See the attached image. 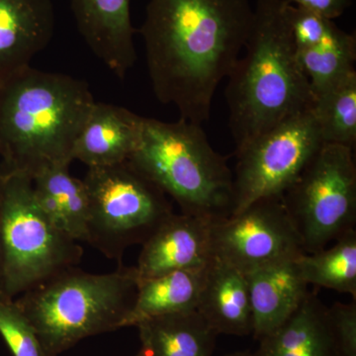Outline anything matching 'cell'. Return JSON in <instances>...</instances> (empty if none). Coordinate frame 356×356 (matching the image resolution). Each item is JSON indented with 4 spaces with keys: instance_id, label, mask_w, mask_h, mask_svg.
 Returning <instances> with one entry per match:
<instances>
[{
    "instance_id": "obj_16",
    "label": "cell",
    "mask_w": 356,
    "mask_h": 356,
    "mask_svg": "<svg viewBox=\"0 0 356 356\" xmlns=\"http://www.w3.org/2000/svg\"><path fill=\"white\" fill-rule=\"evenodd\" d=\"M197 311L218 336L252 334L254 318L245 274L213 257Z\"/></svg>"
},
{
    "instance_id": "obj_17",
    "label": "cell",
    "mask_w": 356,
    "mask_h": 356,
    "mask_svg": "<svg viewBox=\"0 0 356 356\" xmlns=\"http://www.w3.org/2000/svg\"><path fill=\"white\" fill-rule=\"evenodd\" d=\"M259 341L254 356H339L327 307L312 293L284 324Z\"/></svg>"
},
{
    "instance_id": "obj_19",
    "label": "cell",
    "mask_w": 356,
    "mask_h": 356,
    "mask_svg": "<svg viewBox=\"0 0 356 356\" xmlns=\"http://www.w3.org/2000/svg\"><path fill=\"white\" fill-rule=\"evenodd\" d=\"M207 266L137 280L135 303L124 327H135L152 318L197 310Z\"/></svg>"
},
{
    "instance_id": "obj_14",
    "label": "cell",
    "mask_w": 356,
    "mask_h": 356,
    "mask_svg": "<svg viewBox=\"0 0 356 356\" xmlns=\"http://www.w3.org/2000/svg\"><path fill=\"white\" fill-rule=\"evenodd\" d=\"M143 119L124 107L95 102L74 142L72 161L88 168L125 163L139 144Z\"/></svg>"
},
{
    "instance_id": "obj_21",
    "label": "cell",
    "mask_w": 356,
    "mask_h": 356,
    "mask_svg": "<svg viewBox=\"0 0 356 356\" xmlns=\"http://www.w3.org/2000/svg\"><path fill=\"white\" fill-rule=\"evenodd\" d=\"M300 275L308 285L350 294L356 300V232H348L334 245L295 259Z\"/></svg>"
},
{
    "instance_id": "obj_25",
    "label": "cell",
    "mask_w": 356,
    "mask_h": 356,
    "mask_svg": "<svg viewBox=\"0 0 356 356\" xmlns=\"http://www.w3.org/2000/svg\"><path fill=\"white\" fill-rule=\"evenodd\" d=\"M289 22L297 51L321 43L337 25L334 21L292 4L289 6Z\"/></svg>"
},
{
    "instance_id": "obj_24",
    "label": "cell",
    "mask_w": 356,
    "mask_h": 356,
    "mask_svg": "<svg viewBox=\"0 0 356 356\" xmlns=\"http://www.w3.org/2000/svg\"><path fill=\"white\" fill-rule=\"evenodd\" d=\"M0 336L13 356H48L31 322L14 299H0Z\"/></svg>"
},
{
    "instance_id": "obj_10",
    "label": "cell",
    "mask_w": 356,
    "mask_h": 356,
    "mask_svg": "<svg viewBox=\"0 0 356 356\" xmlns=\"http://www.w3.org/2000/svg\"><path fill=\"white\" fill-rule=\"evenodd\" d=\"M211 248L213 257L245 274L306 254L281 195L212 222Z\"/></svg>"
},
{
    "instance_id": "obj_3",
    "label": "cell",
    "mask_w": 356,
    "mask_h": 356,
    "mask_svg": "<svg viewBox=\"0 0 356 356\" xmlns=\"http://www.w3.org/2000/svg\"><path fill=\"white\" fill-rule=\"evenodd\" d=\"M95 100L88 84L31 65L0 86V172L33 177L70 165L72 147Z\"/></svg>"
},
{
    "instance_id": "obj_20",
    "label": "cell",
    "mask_w": 356,
    "mask_h": 356,
    "mask_svg": "<svg viewBox=\"0 0 356 356\" xmlns=\"http://www.w3.org/2000/svg\"><path fill=\"white\" fill-rule=\"evenodd\" d=\"M135 327L146 356H212L218 336L197 310L149 318Z\"/></svg>"
},
{
    "instance_id": "obj_30",
    "label": "cell",
    "mask_w": 356,
    "mask_h": 356,
    "mask_svg": "<svg viewBox=\"0 0 356 356\" xmlns=\"http://www.w3.org/2000/svg\"><path fill=\"white\" fill-rule=\"evenodd\" d=\"M135 356H146L144 353H143V350H140L139 353H137Z\"/></svg>"
},
{
    "instance_id": "obj_15",
    "label": "cell",
    "mask_w": 356,
    "mask_h": 356,
    "mask_svg": "<svg viewBox=\"0 0 356 356\" xmlns=\"http://www.w3.org/2000/svg\"><path fill=\"white\" fill-rule=\"evenodd\" d=\"M296 259L245 274L254 318L252 336L257 341L284 324L310 293L300 275Z\"/></svg>"
},
{
    "instance_id": "obj_8",
    "label": "cell",
    "mask_w": 356,
    "mask_h": 356,
    "mask_svg": "<svg viewBox=\"0 0 356 356\" xmlns=\"http://www.w3.org/2000/svg\"><path fill=\"white\" fill-rule=\"evenodd\" d=\"M306 254H315L355 229L353 149L324 143L281 194Z\"/></svg>"
},
{
    "instance_id": "obj_12",
    "label": "cell",
    "mask_w": 356,
    "mask_h": 356,
    "mask_svg": "<svg viewBox=\"0 0 356 356\" xmlns=\"http://www.w3.org/2000/svg\"><path fill=\"white\" fill-rule=\"evenodd\" d=\"M77 29L88 48L118 79L137 60L132 0H70Z\"/></svg>"
},
{
    "instance_id": "obj_1",
    "label": "cell",
    "mask_w": 356,
    "mask_h": 356,
    "mask_svg": "<svg viewBox=\"0 0 356 356\" xmlns=\"http://www.w3.org/2000/svg\"><path fill=\"white\" fill-rule=\"evenodd\" d=\"M252 19L250 0H149L139 32L159 102L191 123L209 120L216 89L241 57Z\"/></svg>"
},
{
    "instance_id": "obj_6",
    "label": "cell",
    "mask_w": 356,
    "mask_h": 356,
    "mask_svg": "<svg viewBox=\"0 0 356 356\" xmlns=\"http://www.w3.org/2000/svg\"><path fill=\"white\" fill-rule=\"evenodd\" d=\"M1 284L15 299L81 261L83 248L39 207L32 178L0 172Z\"/></svg>"
},
{
    "instance_id": "obj_2",
    "label": "cell",
    "mask_w": 356,
    "mask_h": 356,
    "mask_svg": "<svg viewBox=\"0 0 356 356\" xmlns=\"http://www.w3.org/2000/svg\"><path fill=\"white\" fill-rule=\"evenodd\" d=\"M289 6L286 0H257L245 55L227 77L236 151L313 107L315 97L293 41Z\"/></svg>"
},
{
    "instance_id": "obj_27",
    "label": "cell",
    "mask_w": 356,
    "mask_h": 356,
    "mask_svg": "<svg viewBox=\"0 0 356 356\" xmlns=\"http://www.w3.org/2000/svg\"><path fill=\"white\" fill-rule=\"evenodd\" d=\"M286 1L292 6L307 9L332 21L341 17L350 6V0H286Z\"/></svg>"
},
{
    "instance_id": "obj_29",
    "label": "cell",
    "mask_w": 356,
    "mask_h": 356,
    "mask_svg": "<svg viewBox=\"0 0 356 356\" xmlns=\"http://www.w3.org/2000/svg\"><path fill=\"white\" fill-rule=\"evenodd\" d=\"M226 356H254V353H248V351H238V353H231Z\"/></svg>"
},
{
    "instance_id": "obj_4",
    "label": "cell",
    "mask_w": 356,
    "mask_h": 356,
    "mask_svg": "<svg viewBox=\"0 0 356 356\" xmlns=\"http://www.w3.org/2000/svg\"><path fill=\"white\" fill-rule=\"evenodd\" d=\"M128 161L175 200L182 214L214 222L233 213V172L202 125L144 117L139 144Z\"/></svg>"
},
{
    "instance_id": "obj_28",
    "label": "cell",
    "mask_w": 356,
    "mask_h": 356,
    "mask_svg": "<svg viewBox=\"0 0 356 356\" xmlns=\"http://www.w3.org/2000/svg\"><path fill=\"white\" fill-rule=\"evenodd\" d=\"M0 299H6L4 298L1 284V240H0Z\"/></svg>"
},
{
    "instance_id": "obj_5",
    "label": "cell",
    "mask_w": 356,
    "mask_h": 356,
    "mask_svg": "<svg viewBox=\"0 0 356 356\" xmlns=\"http://www.w3.org/2000/svg\"><path fill=\"white\" fill-rule=\"evenodd\" d=\"M133 267L114 273L65 269L14 299L48 356H58L88 337L116 331L135 303Z\"/></svg>"
},
{
    "instance_id": "obj_7",
    "label": "cell",
    "mask_w": 356,
    "mask_h": 356,
    "mask_svg": "<svg viewBox=\"0 0 356 356\" xmlns=\"http://www.w3.org/2000/svg\"><path fill=\"white\" fill-rule=\"evenodd\" d=\"M88 240L105 257L120 261L143 245L173 214L168 196L129 161L88 168Z\"/></svg>"
},
{
    "instance_id": "obj_11",
    "label": "cell",
    "mask_w": 356,
    "mask_h": 356,
    "mask_svg": "<svg viewBox=\"0 0 356 356\" xmlns=\"http://www.w3.org/2000/svg\"><path fill=\"white\" fill-rule=\"evenodd\" d=\"M211 225L202 218L173 213L143 243L133 267L137 280L207 266L213 259Z\"/></svg>"
},
{
    "instance_id": "obj_23",
    "label": "cell",
    "mask_w": 356,
    "mask_h": 356,
    "mask_svg": "<svg viewBox=\"0 0 356 356\" xmlns=\"http://www.w3.org/2000/svg\"><path fill=\"white\" fill-rule=\"evenodd\" d=\"M312 111L324 143L355 149L356 144V72L353 70L314 100Z\"/></svg>"
},
{
    "instance_id": "obj_13",
    "label": "cell",
    "mask_w": 356,
    "mask_h": 356,
    "mask_svg": "<svg viewBox=\"0 0 356 356\" xmlns=\"http://www.w3.org/2000/svg\"><path fill=\"white\" fill-rule=\"evenodd\" d=\"M54 32L51 0H0V86L31 65Z\"/></svg>"
},
{
    "instance_id": "obj_22",
    "label": "cell",
    "mask_w": 356,
    "mask_h": 356,
    "mask_svg": "<svg viewBox=\"0 0 356 356\" xmlns=\"http://www.w3.org/2000/svg\"><path fill=\"white\" fill-rule=\"evenodd\" d=\"M296 51L314 97L332 88L355 70V36L344 32L337 25L321 43Z\"/></svg>"
},
{
    "instance_id": "obj_18",
    "label": "cell",
    "mask_w": 356,
    "mask_h": 356,
    "mask_svg": "<svg viewBox=\"0 0 356 356\" xmlns=\"http://www.w3.org/2000/svg\"><path fill=\"white\" fill-rule=\"evenodd\" d=\"M70 165L44 168L32 177L33 192L41 210L76 242L86 243L89 202L83 179L72 177Z\"/></svg>"
},
{
    "instance_id": "obj_26",
    "label": "cell",
    "mask_w": 356,
    "mask_h": 356,
    "mask_svg": "<svg viewBox=\"0 0 356 356\" xmlns=\"http://www.w3.org/2000/svg\"><path fill=\"white\" fill-rule=\"evenodd\" d=\"M339 356H356V304L336 302L327 308Z\"/></svg>"
},
{
    "instance_id": "obj_9",
    "label": "cell",
    "mask_w": 356,
    "mask_h": 356,
    "mask_svg": "<svg viewBox=\"0 0 356 356\" xmlns=\"http://www.w3.org/2000/svg\"><path fill=\"white\" fill-rule=\"evenodd\" d=\"M323 144L311 108L288 117L236 149L232 215L259 199L281 195Z\"/></svg>"
}]
</instances>
